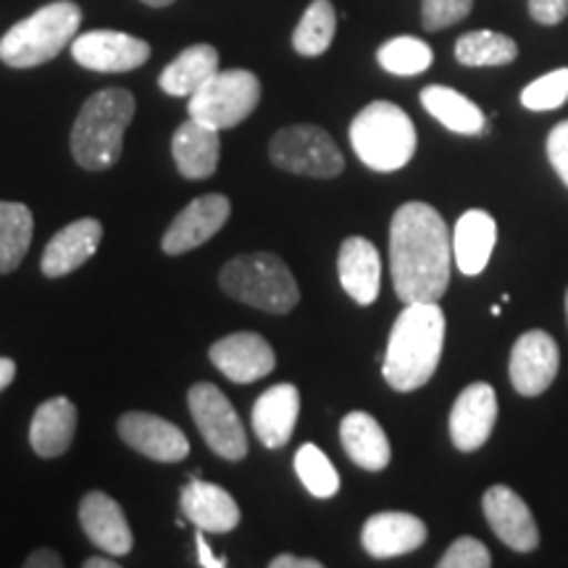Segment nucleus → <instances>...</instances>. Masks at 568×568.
<instances>
[{
  "label": "nucleus",
  "instance_id": "9",
  "mask_svg": "<svg viewBox=\"0 0 568 568\" xmlns=\"http://www.w3.org/2000/svg\"><path fill=\"white\" fill-rule=\"evenodd\" d=\"M187 406L197 432L216 456L226 460H243L247 456L243 422L222 389L211 382L193 385L187 393Z\"/></svg>",
  "mask_w": 568,
  "mask_h": 568
},
{
  "label": "nucleus",
  "instance_id": "41",
  "mask_svg": "<svg viewBox=\"0 0 568 568\" xmlns=\"http://www.w3.org/2000/svg\"><path fill=\"white\" fill-rule=\"evenodd\" d=\"M272 568H322V564L314 558H295V556H276L272 560Z\"/></svg>",
  "mask_w": 568,
  "mask_h": 568
},
{
  "label": "nucleus",
  "instance_id": "26",
  "mask_svg": "<svg viewBox=\"0 0 568 568\" xmlns=\"http://www.w3.org/2000/svg\"><path fill=\"white\" fill-rule=\"evenodd\" d=\"M77 406L69 397H51L34 410L30 445L40 458H59L74 443Z\"/></svg>",
  "mask_w": 568,
  "mask_h": 568
},
{
  "label": "nucleus",
  "instance_id": "31",
  "mask_svg": "<svg viewBox=\"0 0 568 568\" xmlns=\"http://www.w3.org/2000/svg\"><path fill=\"white\" fill-rule=\"evenodd\" d=\"M337 30V13L329 0H314L308 9L303 11V19L297 21L293 32V48L301 55L316 59L329 51L332 40H335Z\"/></svg>",
  "mask_w": 568,
  "mask_h": 568
},
{
  "label": "nucleus",
  "instance_id": "32",
  "mask_svg": "<svg viewBox=\"0 0 568 568\" xmlns=\"http://www.w3.org/2000/svg\"><path fill=\"white\" fill-rule=\"evenodd\" d=\"M376 61H379V67L385 69L387 74L416 77L424 74V71L432 67L435 53H432V48L426 45L424 40L403 34V38L387 40L385 45L376 51Z\"/></svg>",
  "mask_w": 568,
  "mask_h": 568
},
{
  "label": "nucleus",
  "instance_id": "29",
  "mask_svg": "<svg viewBox=\"0 0 568 568\" xmlns=\"http://www.w3.org/2000/svg\"><path fill=\"white\" fill-rule=\"evenodd\" d=\"M34 232L32 211L24 203L0 201V274L17 272L30 251Z\"/></svg>",
  "mask_w": 568,
  "mask_h": 568
},
{
  "label": "nucleus",
  "instance_id": "38",
  "mask_svg": "<svg viewBox=\"0 0 568 568\" xmlns=\"http://www.w3.org/2000/svg\"><path fill=\"white\" fill-rule=\"evenodd\" d=\"M529 17L537 24L556 27L568 17V0H529Z\"/></svg>",
  "mask_w": 568,
  "mask_h": 568
},
{
  "label": "nucleus",
  "instance_id": "44",
  "mask_svg": "<svg viewBox=\"0 0 568 568\" xmlns=\"http://www.w3.org/2000/svg\"><path fill=\"white\" fill-rule=\"evenodd\" d=\"M145 6H151V9H163V6H172L174 0H142Z\"/></svg>",
  "mask_w": 568,
  "mask_h": 568
},
{
  "label": "nucleus",
  "instance_id": "11",
  "mask_svg": "<svg viewBox=\"0 0 568 568\" xmlns=\"http://www.w3.org/2000/svg\"><path fill=\"white\" fill-rule=\"evenodd\" d=\"M560 368L558 343L548 332L531 329L524 332L514 343L508 361L510 385L518 395L537 397L556 382Z\"/></svg>",
  "mask_w": 568,
  "mask_h": 568
},
{
  "label": "nucleus",
  "instance_id": "27",
  "mask_svg": "<svg viewBox=\"0 0 568 568\" xmlns=\"http://www.w3.org/2000/svg\"><path fill=\"white\" fill-rule=\"evenodd\" d=\"M422 105L445 130L456 134L474 138V134H481L487 130V119L479 105L468 101L464 92L445 88V84H429V88H424Z\"/></svg>",
  "mask_w": 568,
  "mask_h": 568
},
{
  "label": "nucleus",
  "instance_id": "42",
  "mask_svg": "<svg viewBox=\"0 0 568 568\" xmlns=\"http://www.w3.org/2000/svg\"><path fill=\"white\" fill-rule=\"evenodd\" d=\"M13 376H17V364L11 358H0V393L11 385Z\"/></svg>",
  "mask_w": 568,
  "mask_h": 568
},
{
  "label": "nucleus",
  "instance_id": "3",
  "mask_svg": "<svg viewBox=\"0 0 568 568\" xmlns=\"http://www.w3.org/2000/svg\"><path fill=\"white\" fill-rule=\"evenodd\" d=\"M134 116V95L124 88L95 92L71 126V155L88 172H103L122 155L124 132Z\"/></svg>",
  "mask_w": 568,
  "mask_h": 568
},
{
  "label": "nucleus",
  "instance_id": "1",
  "mask_svg": "<svg viewBox=\"0 0 568 568\" xmlns=\"http://www.w3.org/2000/svg\"><path fill=\"white\" fill-rule=\"evenodd\" d=\"M453 234L443 213L429 203L410 201L389 224V272L403 303L439 301L450 284Z\"/></svg>",
  "mask_w": 568,
  "mask_h": 568
},
{
  "label": "nucleus",
  "instance_id": "16",
  "mask_svg": "<svg viewBox=\"0 0 568 568\" xmlns=\"http://www.w3.org/2000/svg\"><path fill=\"white\" fill-rule=\"evenodd\" d=\"M119 435L132 450L142 453L145 458L161 460V464H176L190 456V443L180 426L166 418L132 410L119 418Z\"/></svg>",
  "mask_w": 568,
  "mask_h": 568
},
{
  "label": "nucleus",
  "instance_id": "18",
  "mask_svg": "<svg viewBox=\"0 0 568 568\" xmlns=\"http://www.w3.org/2000/svg\"><path fill=\"white\" fill-rule=\"evenodd\" d=\"M101 240L103 226L98 219H77V222L67 224L45 245V253H42L40 261L42 274L51 276V280H59V276L77 272V268L88 264L92 255H95Z\"/></svg>",
  "mask_w": 568,
  "mask_h": 568
},
{
  "label": "nucleus",
  "instance_id": "40",
  "mask_svg": "<svg viewBox=\"0 0 568 568\" xmlns=\"http://www.w3.org/2000/svg\"><path fill=\"white\" fill-rule=\"evenodd\" d=\"M24 566L27 568H61L63 560H61V556L55 550L42 548V550H34L32 556L24 560Z\"/></svg>",
  "mask_w": 568,
  "mask_h": 568
},
{
  "label": "nucleus",
  "instance_id": "6",
  "mask_svg": "<svg viewBox=\"0 0 568 568\" xmlns=\"http://www.w3.org/2000/svg\"><path fill=\"white\" fill-rule=\"evenodd\" d=\"M219 284L234 301L266 314H290L301 301V290L287 264L274 253H247L224 264Z\"/></svg>",
  "mask_w": 568,
  "mask_h": 568
},
{
  "label": "nucleus",
  "instance_id": "33",
  "mask_svg": "<svg viewBox=\"0 0 568 568\" xmlns=\"http://www.w3.org/2000/svg\"><path fill=\"white\" fill-rule=\"evenodd\" d=\"M295 474L303 481V487L314 497H322V500L339 493V474L332 466V460L326 458V453H322V447L305 443L295 453Z\"/></svg>",
  "mask_w": 568,
  "mask_h": 568
},
{
  "label": "nucleus",
  "instance_id": "24",
  "mask_svg": "<svg viewBox=\"0 0 568 568\" xmlns=\"http://www.w3.org/2000/svg\"><path fill=\"white\" fill-rule=\"evenodd\" d=\"M339 443H343L347 458L364 471H385L389 458H393V447H389L385 429L366 410H353L343 418Z\"/></svg>",
  "mask_w": 568,
  "mask_h": 568
},
{
  "label": "nucleus",
  "instance_id": "45",
  "mask_svg": "<svg viewBox=\"0 0 568 568\" xmlns=\"http://www.w3.org/2000/svg\"><path fill=\"white\" fill-rule=\"evenodd\" d=\"M489 314H493V316H500V303H495V305H493V311H489Z\"/></svg>",
  "mask_w": 568,
  "mask_h": 568
},
{
  "label": "nucleus",
  "instance_id": "8",
  "mask_svg": "<svg viewBox=\"0 0 568 568\" xmlns=\"http://www.w3.org/2000/svg\"><path fill=\"white\" fill-rule=\"evenodd\" d=\"M268 155L284 172L314 176V180H332L343 174L345 159L329 132L314 124L284 126L272 138Z\"/></svg>",
  "mask_w": 568,
  "mask_h": 568
},
{
  "label": "nucleus",
  "instance_id": "2",
  "mask_svg": "<svg viewBox=\"0 0 568 568\" xmlns=\"http://www.w3.org/2000/svg\"><path fill=\"white\" fill-rule=\"evenodd\" d=\"M445 314L437 301L406 303L389 332L382 374L397 393H414L432 379L443 358Z\"/></svg>",
  "mask_w": 568,
  "mask_h": 568
},
{
  "label": "nucleus",
  "instance_id": "36",
  "mask_svg": "<svg viewBox=\"0 0 568 568\" xmlns=\"http://www.w3.org/2000/svg\"><path fill=\"white\" fill-rule=\"evenodd\" d=\"M493 556H489L487 545L479 542L477 537H458L445 556L439 558V568H489Z\"/></svg>",
  "mask_w": 568,
  "mask_h": 568
},
{
  "label": "nucleus",
  "instance_id": "37",
  "mask_svg": "<svg viewBox=\"0 0 568 568\" xmlns=\"http://www.w3.org/2000/svg\"><path fill=\"white\" fill-rule=\"evenodd\" d=\"M548 159L568 187V122L556 124L548 134Z\"/></svg>",
  "mask_w": 568,
  "mask_h": 568
},
{
  "label": "nucleus",
  "instance_id": "46",
  "mask_svg": "<svg viewBox=\"0 0 568 568\" xmlns=\"http://www.w3.org/2000/svg\"><path fill=\"white\" fill-rule=\"evenodd\" d=\"M566 318H568V293H566Z\"/></svg>",
  "mask_w": 568,
  "mask_h": 568
},
{
  "label": "nucleus",
  "instance_id": "5",
  "mask_svg": "<svg viewBox=\"0 0 568 568\" xmlns=\"http://www.w3.org/2000/svg\"><path fill=\"white\" fill-rule=\"evenodd\" d=\"M80 24L82 11L71 0L42 6L0 38V61L11 69H34L53 61L63 48L74 42Z\"/></svg>",
  "mask_w": 568,
  "mask_h": 568
},
{
  "label": "nucleus",
  "instance_id": "15",
  "mask_svg": "<svg viewBox=\"0 0 568 568\" xmlns=\"http://www.w3.org/2000/svg\"><path fill=\"white\" fill-rule=\"evenodd\" d=\"M230 197L224 195H203L195 197L193 203L174 219L166 234H163L161 247L169 255H182L195 251L216 234L230 219Z\"/></svg>",
  "mask_w": 568,
  "mask_h": 568
},
{
  "label": "nucleus",
  "instance_id": "22",
  "mask_svg": "<svg viewBox=\"0 0 568 568\" xmlns=\"http://www.w3.org/2000/svg\"><path fill=\"white\" fill-rule=\"evenodd\" d=\"M339 284L358 305H372L382 287V258L372 240L347 237L337 255Z\"/></svg>",
  "mask_w": 568,
  "mask_h": 568
},
{
  "label": "nucleus",
  "instance_id": "30",
  "mask_svg": "<svg viewBox=\"0 0 568 568\" xmlns=\"http://www.w3.org/2000/svg\"><path fill=\"white\" fill-rule=\"evenodd\" d=\"M518 55V45L514 38L493 30H474L466 32L456 42V61L464 67H508Z\"/></svg>",
  "mask_w": 568,
  "mask_h": 568
},
{
  "label": "nucleus",
  "instance_id": "21",
  "mask_svg": "<svg viewBox=\"0 0 568 568\" xmlns=\"http://www.w3.org/2000/svg\"><path fill=\"white\" fill-rule=\"evenodd\" d=\"M182 510L195 529L209 535H226L240 524V506L234 497L224 487L195 477L182 489Z\"/></svg>",
  "mask_w": 568,
  "mask_h": 568
},
{
  "label": "nucleus",
  "instance_id": "7",
  "mask_svg": "<svg viewBox=\"0 0 568 568\" xmlns=\"http://www.w3.org/2000/svg\"><path fill=\"white\" fill-rule=\"evenodd\" d=\"M261 101V82L247 69H219L187 101L190 119L224 132L243 124Z\"/></svg>",
  "mask_w": 568,
  "mask_h": 568
},
{
  "label": "nucleus",
  "instance_id": "34",
  "mask_svg": "<svg viewBox=\"0 0 568 568\" xmlns=\"http://www.w3.org/2000/svg\"><path fill=\"white\" fill-rule=\"evenodd\" d=\"M568 101V69L542 74L521 90V105L529 111H556Z\"/></svg>",
  "mask_w": 568,
  "mask_h": 568
},
{
  "label": "nucleus",
  "instance_id": "4",
  "mask_svg": "<svg viewBox=\"0 0 568 568\" xmlns=\"http://www.w3.org/2000/svg\"><path fill=\"white\" fill-rule=\"evenodd\" d=\"M347 138L361 163L382 174L408 166L418 145L414 119L389 101H374L358 111Z\"/></svg>",
  "mask_w": 568,
  "mask_h": 568
},
{
  "label": "nucleus",
  "instance_id": "14",
  "mask_svg": "<svg viewBox=\"0 0 568 568\" xmlns=\"http://www.w3.org/2000/svg\"><path fill=\"white\" fill-rule=\"evenodd\" d=\"M497 422V395L487 382H474L456 397L450 410V439L460 453H474L487 443Z\"/></svg>",
  "mask_w": 568,
  "mask_h": 568
},
{
  "label": "nucleus",
  "instance_id": "39",
  "mask_svg": "<svg viewBox=\"0 0 568 568\" xmlns=\"http://www.w3.org/2000/svg\"><path fill=\"white\" fill-rule=\"evenodd\" d=\"M203 535H205V531L197 529L195 545H197V556H201V558H197V560H201V566H205V568H224L226 566V558L216 556V552L209 548V542H205Z\"/></svg>",
  "mask_w": 568,
  "mask_h": 568
},
{
  "label": "nucleus",
  "instance_id": "35",
  "mask_svg": "<svg viewBox=\"0 0 568 568\" xmlns=\"http://www.w3.org/2000/svg\"><path fill=\"white\" fill-rule=\"evenodd\" d=\"M474 0H422V24L426 32H439L464 21Z\"/></svg>",
  "mask_w": 568,
  "mask_h": 568
},
{
  "label": "nucleus",
  "instance_id": "28",
  "mask_svg": "<svg viewBox=\"0 0 568 568\" xmlns=\"http://www.w3.org/2000/svg\"><path fill=\"white\" fill-rule=\"evenodd\" d=\"M219 71V53L213 45H190L176 59L161 71L159 84L166 95L172 98H190L193 92L203 88Z\"/></svg>",
  "mask_w": 568,
  "mask_h": 568
},
{
  "label": "nucleus",
  "instance_id": "12",
  "mask_svg": "<svg viewBox=\"0 0 568 568\" xmlns=\"http://www.w3.org/2000/svg\"><path fill=\"white\" fill-rule=\"evenodd\" d=\"M481 508L489 529L503 545L516 552H531L539 545V529L535 516L521 495L506 485L489 487L481 497Z\"/></svg>",
  "mask_w": 568,
  "mask_h": 568
},
{
  "label": "nucleus",
  "instance_id": "17",
  "mask_svg": "<svg viewBox=\"0 0 568 568\" xmlns=\"http://www.w3.org/2000/svg\"><path fill=\"white\" fill-rule=\"evenodd\" d=\"M426 542V524L414 514L385 510L374 514L361 531V545L372 558H400Z\"/></svg>",
  "mask_w": 568,
  "mask_h": 568
},
{
  "label": "nucleus",
  "instance_id": "43",
  "mask_svg": "<svg viewBox=\"0 0 568 568\" xmlns=\"http://www.w3.org/2000/svg\"><path fill=\"white\" fill-rule=\"evenodd\" d=\"M119 560L111 558H88L84 560V568H116Z\"/></svg>",
  "mask_w": 568,
  "mask_h": 568
},
{
  "label": "nucleus",
  "instance_id": "25",
  "mask_svg": "<svg viewBox=\"0 0 568 568\" xmlns=\"http://www.w3.org/2000/svg\"><path fill=\"white\" fill-rule=\"evenodd\" d=\"M219 153H222V140L213 126L187 119L174 132L172 155L184 180H209L219 166Z\"/></svg>",
  "mask_w": 568,
  "mask_h": 568
},
{
  "label": "nucleus",
  "instance_id": "10",
  "mask_svg": "<svg viewBox=\"0 0 568 568\" xmlns=\"http://www.w3.org/2000/svg\"><path fill=\"white\" fill-rule=\"evenodd\" d=\"M71 59L101 74H124L151 59V45L126 32L92 30L77 34L71 42Z\"/></svg>",
  "mask_w": 568,
  "mask_h": 568
},
{
  "label": "nucleus",
  "instance_id": "19",
  "mask_svg": "<svg viewBox=\"0 0 568 568\" xmlns=\"http://www.w3.org/2000/svg\"><path fill=\"white\" fill-rule=\"evenodd\" d=\"M80 524L90 542L98 545L103 552H109V556L119 558L132 550L134 537L130 524H126L124 510L105 493L95 489V493L84 495L80 506Z\"/></svg>",
  "mask_w": 568,
  "mask_h": 568
},
{
  "label": "nucleus",
  "instance_id": "20",
  "mask_svg": "<svg viewBox=\"0 0 568 568\" xmlns=\"http://www.w3.org/2000/svg\"><path fill=\"white\" fill-rule=\"evenodd\" d=\"M297 414H301V393L295 385H274L255 400L253 432L268 450H280L293 439Z\"/></svg>",
  "mask_w": 568,
  "mask_h": 568
},
{
  "label": "nucleus",
  "instance_id": "13",
  "mask_svg": "<svg viewBox=\"0 0 568 568\" xmlns=\"http://www.w3.org/2000/svg\"><path fill=\"white\" fill-rule=\"evenodd\" d=\"M209 358L234 385H253L272 374L276 366L272 345L255 332H234V335L219 339L211 345Z\"/></svg>",
  "mask_w": 568,
  "mask_h": 568
},
{
  "label": "nucleus",
  "instance_id": "23",
  "mask_svg": "<svg viewBox=\"0 0 568 568\" xmlns=\"http://www.w3.org/2000/svg\"><path fill=\"white\" fill-rule=\"evenodd\" d=\"M497 243V222L487 211L471 209L456 222L453 230V258L460 274L479 276L493 258Z\"/></svg>",
  "mask_w": 568,
  "mask_h": 568
}]
</instances>
